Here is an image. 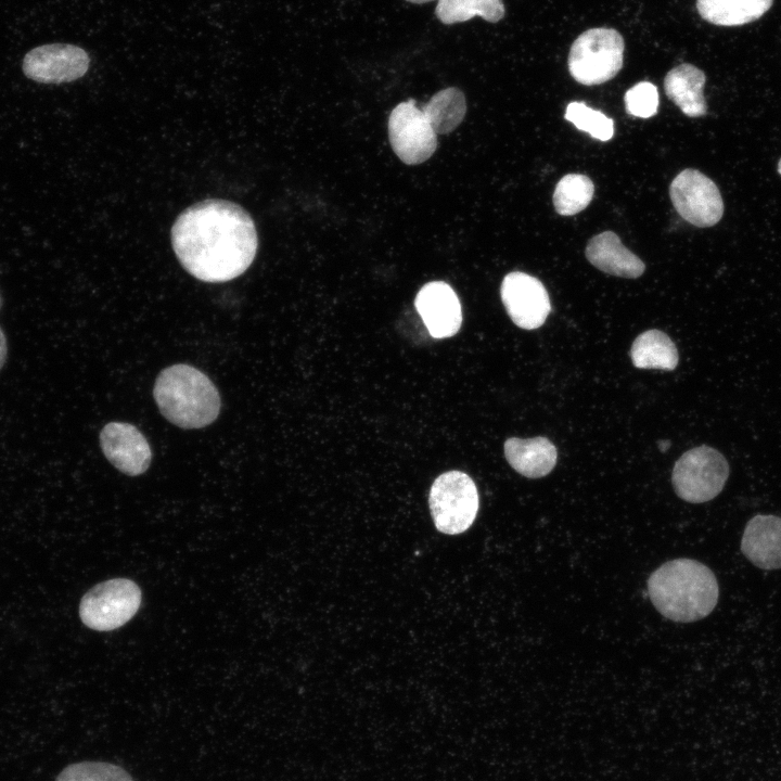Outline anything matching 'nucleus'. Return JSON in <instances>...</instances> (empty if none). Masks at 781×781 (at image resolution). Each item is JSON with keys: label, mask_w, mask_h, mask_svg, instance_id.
I'll return each instance as SVG.
<instances>
[{"label": "nucleus", "mask_w": 781, "mask_h": 781, "mask_svg": "<svg viewBox=\"0 0 781 781\" xmlns=\"http://www.w3.org/2000/svg\"><path fill=\"white\" fill-rule=\"evenodd\" d=\"M171 245L182 267L209 283L238 278L258 247L255 223L240 205L209 199L182 212L171 228Z\"/></svg>", "instance_id": "obj_1"}, {"label": "nucleus", "mask_w": 781, "mask_h": 781, "mask_svg": "<svg viewBox=\"0 0 781 781\" xmlns=\"http://www.w3.org/2000/svg\"><path fill=\"white\" fill-rule=\"evenodd\" d=\"M656 610L674 622L690 623L706 617L716 606L719 587L714 573L691 559H676L655 569L648 581Z\"/></svg>", "instance_id": "obj_2"}, {"label": "nucleus", "mask_w": 781, "mask_h": 781, "mask_svg": "<svg viewBox=\"0 0 781 781\" xmlns=\"http://www.w3.org/2000/svg\"><path fill=\"white\" fill-rule=\"evenodd\" d=\"M153 395L165 419L181 428L205 427L220 412L216 386L205 373L189 364L164 369L155 381Z\"/></svg>", "instance_id": "obj_3"}, {"label": "nucleus", "mask_w": 781, "mask_h": 781, "mask_svg": "<svg viewBox=\"0 0 781 781\" xmlns=\"http://www.w3.org/2000/svg\"><path fill=\"white\" fill-rule=\"evenodd\" d=\"M624 50V39L616 29H588L571 47L567 60L569 74L581 85H601L620 71Z\"/></svg>", "instance_id": "obj_4"}, {"label": "nucleus", "mask_w": 781, "mask_h": 781, "mask_svg": "<svg viewBox=\"0 0 781 781\" xmlns=\"http://www.w3.org/2000/svg\"><path fill=\"white\" fill-rule=\"evenodd\" d=\"M428 505L438 532L461 534L471 527L477 515L479 499L476 485L464 472H445L431 486Z\"/></svg>", "instance_id": "obj_5"}, {"label": "nucleus", "mask_w": 781, "mask_h": 781, "mask_svg": "<svg viewBox=\"0 0 781 781\" xmlns=\"http://www.w3.org/2000/svg\"><path fill=\"white\" fill-rule=\"evenodd\" d=\"M729 476V464L716 449L703 445L686 451L675 463L671 482L679 498L691 503L714 499Z\"/></svg>", "instance_id": "obj_6"}, {"label": "nucleus", "mask_w": 781, "mask_h": 781, "mask_svg": "<svg viewBox=\"0 0 781 781\" xmlns=\"http://www.w3.org/2000/svg\"><path fill=\"white\" fill-rule=\"evenodd\" d=\"M141 590L136 582L115 578L95 585L81 599L82 623L98 631H108L126 624L139 610Z\"/></svg>", "instance_id": "obj_7"}, {"label": "nucleus", "mask_w": 781, "mask_h": 781, "mask_svg": "<svg viewBox=\"0 0 781 781\" xmlns=\"http://www.w3.org/2000/svg\"><path fill=\"white\" fill-rule=\"evenodd\" d=\"M669 196L677 213L696 227H712L724 214L720 192L707 176L688 168L670 183Z\"/></svg>", "instance_id": "obj_8"}, {"label": "nucleus", "mask_w": 781, "mask_h": 781, "mask_svg": "<svg viewBox=\"0 0 781 781\" xmlns=\"http://www.w3.org/2000/svg\"><path fill=\"white\" fill-rule=\"evenodd\" d=\"M388 137L395 154L408 165L427 161L437 146L436 132L412 99L399 103L392 111Z\"/></svg>", "instance_id": "obj_9"}, {"label": "nucleus", "mask_w": 781, "mask_h": 781, "mask_svg": "<svg viewBox=\"0 0 781 781\" xmlns=\"http://www.w3.org/2000/svg\"><path fill=\"white\" fill-rule=\"evenodd\" d=\"M500 295L510 319L521 329L540 328L550 313L546 287L537 278L525 272L508 273L502 280Z\"/></svg>", "instance_id": "obj_10"}, {"label": "nucleus", "mask_w": 781, "mask_h": 781, "mask_svg": "<svg viewBox=\"0 0 781 781\" xmlns=\"http://www.w3.org/2000/svg\"><path fill=\"white\" fill-rule=\"evenodd\" d=\"M89 64V55L80 47L52 43L30 50L24 57L23 72L37 82L62 84L82 77Z\"/></svg>", "instance_id": "obj_11"}, {"label": "nucleus", "mask_w": 781, "mask_h": 781, "mask_svg": "<svg viewBox=\"0 0 781 781\" xmlns=\"http://www.w3.org/2000/svg\"><path fill=\"white\" fill-rule=\"evenodd\" d=\"M100 446L106 459L128 476L144 473L151 464L150 445L143 434L132 424L107 423L101 430Z\"/></svg>", "instance_id": "obj_12"}, {"label": "nucleus", "mask_w": 781, "mask_h": 781, "mask_svg": "<svg viewBox=\"0 0 781 781\" xmlns=\"http://www.w3.org/2000/svg\"><path fill=\"white\" fill-rule=\"evenodd\" d=\"M414 305L432 337H450L460 330L461 304L453 289L446 282L424 284L415 296Z\"/></svg>", "instance_id": "obj_13"}, {"label": "nucleus", "mask_w": 781, "mask_h": 781, "mask_svg": "<svg viewBox=\"0 0 781 781\" xmlns=\"http://www.w3.org/2000/svg\"><path fill=\"white\" fill-rule=\"evenodd\" d=\"M741 551L759 568H781V517L771 514L752 517L742 536Z\"/></svg>", "instance_id": "obj_14"}, {"label": "nucleus", "mask_w": 781, "mask_h": 781, "mask_svg": "<svg viewBox=\"0 0 781 781\" xmlns=\"http://www.w3.org/2000/svg\"><path fill=\"white\" fill-rule=\"evenodd\" d=\"M585 253L590 264L609 274L635 279L645 269L643 261L626 248L618 235L612 231L593 236Z\"/></svg>", "instance_id": "obj_15"}, {"label": "nucleus", "mask_w": 781, "mask_h": 781, "mask_svg": "<svg viewBox=\"0 0 781 781\" xmlns=\"http://www.w3.org/2000/svg\"><path fill=\"white\" fill-rule=\"evenodd\" d=\"M504 457L517 473L529 478L549 474L555 466V446L546 437L522 439L511 437L504 443Z\"/></svg>", "instance_id": "obj_16"}, {"label": "nucleus", "mask_w": 781, "mask_h": 781, "mask_svg": "<svg viewBox=\"0 0 781 781\" xmlns=\"http://www.w3.org/2000/svg\"><path fill=\"white\" fill-rule=\"evenodd\" d=\"M705 74L696 66L683 63L670 69L664 79L665 93L689 117L706 114L704 99Z\"/></svg>", "instance_id": "obj_17"}, {"label": "nucleus", "mask_w": 781, "mask_h": 781, "mask_svg": "<svg viewBox=\"0 0 781 781\" xmlns=\"http://www.w3.org/2000/svg\"><path fill=\"white\" fill-rule=\"evenodd\" d=\"M773 0H696L703 20L719 26H739L758 20Z\"/></svg>", "instance_id": "obj_18"}, {"label": "nucleus", "mask_w": 781, "mask_h": 781, "mask_svg": "<svg viewBox=\"0 0 781 781\" xmlns=\"http://www.w3.org/2000/svg\"><path fill=\"white\" fill-rule=\"evenodd\" d=\"M630 357L640 369L674 370L678 364V350L664 332L652 329L641 333L632 343Z\"/></svg>", "instance_id": "obj_19"}, {"label": "nucleus", "mask_w": 781, "mask_h": 781, "mask_svg": "<svg viewBox=\"0 0 781 781\" xmlns=\"http://www.w3.org/2000/svg\"><path fill=\"white\" fill-rule=\"evenodd\" d=\"M422 111L436 135H445L454 130L464 118L465 97L460 89L448 87L435 93Z\"/></svg>", "instance_id": "obj_20"}, {"label": "nucleus", "mask_w": 781, "mask_h": 781, "mask_svg": "<svg viewBox=\"0 0 781 781\" xmlns=\"http://www.w3.org/2000/svg\"><path fill=\"white\" fill-rule=\"evenodd\" d=\"M504 12L502 0H438L435 9L437 18L446 25L462 23L474 16L497 23Z\"/></svg>", "instance_id": "obj_21"}, {"label": "nucleus", "mask_w": 781, "mask_h": 781, "mask_svg": "<svg viewBox=\"0 0 781 781\" xmlns=\"http://www.w3.org/2000/svg\"><path fill=\"white\" fill-rule=\"evenodd\" d=\"M593 193V182L586 175H565L553 192L554 208L562 216L576 215L590 204Z\"/></svg>", "instance_id": "obj_22"}, {"label": "nucleus", "mask_w": 781, "mask_h": 781, "mask_svg": "<svg viewBox=\"0 0 781 781\" xmlns=\"http://www.w3.org/2000/svg\"><path fill=\"white\" fill-rule=\"evenodd\" d=\"M564 117L577 129L600 141H609L614 135L613 119L602 112L587 106L584 102H571Z\"/></svg>", "instance_id": "obj_23"}, {"label": "nucleus", "mask_w": 781, "mask_h": 781, "mask_svg": "<svg viewBox=\"0 0 781 781\" xmlns=\"http://www.w3.org/2000/svg\"><path fill=\"white\" fill-rule=\"evenodd\" d=\"M56 781H132L119 766L102 761H81L67 766Z\"/></svg>", "instance_id": "obj_24"}, {"label": "nucleus", "mask_w": 781, "mask_h": 781, "mask_svg": "<svg viewBox=\"0 0 781 781\" xmlns=\"http://www.w3.org/2000/svg\"><path fill=\"white\" fill-rule=\"evenodd\" d=\"M624 100L627 113L632 116L649 118L657 113L658 91L649 81H642L631 87L625 93Z\"/></svg>", "instance_id": "obj_25"}, {"label": "nucleus", "mask_w": 781, "mask_h": 781, "mask_svg": "<svg viewBox=\"0 0 781 781\" xmlns=\"http://www.w3.org/2000/svg\"><path fill=\"white\" fill-rule=\"evenodd\" d=\"M7 351H8V348H7L5 335L0 328V369L2 368V366L5 361Z\"/></svg>", "instance_id": "obj_26"}, {"label": "nucleus", "mask_w": 781, "mask_h": 781, "mask_svg": "<svg viewBox=\"0 0 781 781\" xmlns=\"http://www.w3.org/2000/svg\"><path fill=\"white\" fill-rule=\"evenodd\" d=\"M669 446H670V441H669V440H661V441H658V448H660L661 451H663V452L666 451V450L669 448Z\"/></svg>", "instance_id": "obj_27"}, {"label": "nucleus", "mask_w": 781, "mask_h": 781, "mask_svg": "<svg viewBox=\"0 0 781 781\" xmlns=\"http://www.w3.org/2000/svg\"><path fill=\"white\" fill-rule=\"evenodd\" d=\"M407 1H409V2H411V3L421 4V3L430 2V1H433V0H407Z\"/></svg>", "instance_id": "obj_28"}, {"label": "nucleus", "mask_w": 781, "mask_h": 781, "mask_svg": "<svg viewBox=\"0 0 781 781\" xmlns=\"http://www.w3.org/2000/svg\"><path fill=\"white\" fill-rule=\"evenodd\" d=\"M778 171H779V174L781 175V158H780L779 164H778Z\"/></svg>", "instance_id": "obj_29"}, {"label": "nucleus", "mask_w": 781, "mask_h": 781, "mask_svg": "<svg viewBox=\"0 0 781 781\" xmlns=\"http://www.w3.org/2000/svg\"><path fill=\"white\" fill-rule=\"evenodd\" d=\"M0 306H1V298H0Z\"/></svg>", "instance_id": "obj_30"}]
</instances>
